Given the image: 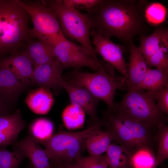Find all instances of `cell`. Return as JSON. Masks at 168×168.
I'll use <instances>...</instances> for the list:
<instances>
[{
  "instance_id": "1",
  "label": "cell",
  "mask_w": 168,
  "mask_h": 168,
  "mask_svg": "<svg viewBox=\"0 0 168 168\" xmlns=\"http://www.w3.org/2000/svg\"><path fill=\"white\" fill-rule=\"evenodd\" d=\"M147 1L99 0L85 14L91 29L109 38L115 37L130 46L145 28Z\"/></svg>"
},
{
  "instance_id": "2",
  "label": "cell",
  "mask_w": 168,
  "mask_h": 168,
  "mask_svg": "<svg viewBox=\"0 0 168 168\" xmlns=\"http://www.w3.org/2000/svg\"><path fill=\"white\" fill-rule=\"evenodd\" d=\"M100 121L112 141L117 142L131 155L141 148H151L156 142V132H154L156 129L113 109L108 108Z\"/></svg>"
},
{
  "instance_id": "3",
  "label": "cell",
  "mask_w": 168,
  "mask_h": 168,
  "mask_svg": "<svg viewBox=\"0 0 168 168\" xmlns=\"http://www.w3.org/2000/svg\"><path fill=\"white\" fill-rule=\"evenodd\" d=\"M28 12L16 0H0V59L12 54L32 39Z\"/></svg>"
},
{
  "instance_id": "4",
  "label": "cell",
  "mask_w": 168,
  "mask_h": 168,
  "mask_svg": "<svg viewBox=\"0 0 168 168\" xmlns=\"http://www.w3.org/2000/svg\"><path fill=\"white\" fill-rule=\"evenodd\" d=\"M114 69L110 64H105L94 73L75 69L62 78L66 81L85 88L96 98L103 100L108 108H113L116 90H127V80L117 75Z\"/></svg>"
},
{
  "instance_id": "5",
  "label": "cell",
  "mask_w": 168,
  "mask_h": 168,
  "mask_svg": "<svg viewBox=\"0 0 168 168\" xmlns=\"http://www.w3.org/2000/svg\"><path fill=\"white\" fill-rule=\"evenodd\" d=\"M101 126L100 120L82 131H59L39 143L44 147L50 162L54 166L74 163L81 156L82 147L86 139Z\"/></svg>"
},
{
  "instance_id": "6",
  "label": "cell",
  "mask_w": 168,
  "mask_h": 168,
  "mask_svg": "<svg viewBox=\"0 0 168 168\" xmlns=\"http://www.w3.org/2000/svg\"><path fill=\"white\" fill-rule=\"evenodd\" d=\"M156 92L142 90L128 91L120 102H114L113 109L157 129L158 124L166 123L168 116L158 107L155 97Z\"/></svg>"
},
{
  "instance_id": "7",
  "label": "cell",
  "mask_w": 168,
  "mask_h": 168,
  "mask_svg": "<svg viewBox=\"0 0 168 168\" xmlns=\"http://www.w3.org/2000/svg\"><path fill=\"white\" fill-rule=\"evenodd\" d=\"M45 1L57 17L65 36L75 40L92 55L96 57L90 40V26L85 14L65 0Z\"/></svg>"
},
{
  "instance_id": "8",
  "label": "cell",
  "mask_w": 168,
  "mask_h": 168,
  "mask_svg": "<svg viewBox=\"0 0 168 168\" xmlns=\"http://www.w3.org/2000/svg\"><path fill=\"white\" fill-rule=\"evenodd\" d=\"M16 0L30 16L32 39L54 46L65 37L57 17L45 0Z\"/></svg>"
},
{
  "instance_id": "9",
  "label": "cell",
  "mask_w": 168,
  "mask_h": 168,
  "mask_svg": "<svg viewBox=\"0 0 168 168\" xmlns=\"http://www.w3.org/2000/svg\"><path fill=\"white\" fill-rule=\"evenodd\" d=\"M56 59L63 69L73 68L78 69L88 67L97 71L102 66L97 57L92 55L81 45L68 40L65 37L54 47Z\"/></svg>"
},
{
  "instance_id": "10",
  "label": "cell",
  "mask_w": 168,
  "mask_h": 168,
  "mask_svg": "<svg viewBox=\"0 0 168 168\" xmlns=\"http://www.w3.org/2000/svg\"><path fill=\"white\" fill-rule=\"evenodd\" d=\"M90 36L92 38V42L95 46L96 54L100 55L127 81L128 64L124 57L122 47L93 30H91Z\"/></svg>"
},
{
  "instance_id": "11",
  "label": "cell",
  "mask_w": 168,
  "mask_h": 168,
  "mask_svg": "<svg viewBox=\"0 0 168 168\" xmlns=\"http://www.w3.org/2000/svg\"><path fill=\"white\" fill-rule=\"evenodd\" d=\"M63 69L56 59L34 66L31 81L36 86L49 89L63 88V80L61 74Z\"/></svg>"
},
{
  "instance_id": "12",
  "label": "cell",
  "mask_w": 168,
  "mask_h": 168,
  "mask_svg": "<svg viewBox=\"0 0 168 168\" xmlns=\"http://www.w3.org/2000/svg\"><path fill=\"white\" fill-rule=\"evenodd\" d=\"M63 88L67 92L71 103L82 108L90 117L92 124L99 121L97 107L100 100L85 88L63 80Z\"/></svg>"
},
{
  "instance_id": "13",
  "label": "cell",
  "mask_w": 168,
  "mask_h": 168,
  "mask_svg": "<svg viewBox=\"0 0 168 168\" xmlns=\"http://www.w3.org/2000/svg\"><path fill=\"white\" fill-rule=\"evenodd\" d=\"M0 66L8 70L19 80L28 84L34 72V64L25 50L0 59Z\"/></svg>"
},
{
  "instance_id": "14",
  "label": "cell",
  "mask_w": 168,
  "mask_h": 168,
  "mask_svg": "<svg viewBox=\"0 0 168 168\" xmlns=\"http://www.w3.org/2000/svg\"><path fill=\"white\" fill-rule=\"evenodd\" d=\"M28 84L19 80L8 70L0 66V98L8 107L16 104Z\"/></svg>"
},
{
  "instance_id": "15",
  "label": "cell",
  "mask_w": 168,
  "mask_h": 168,
  "mask_svg": "<svg viewBox=\"0 0 168 168\" xmlns=\"http://www.w3.org/2000/svg\"><path fill=\"white\" fill-rule=\"evenodd\" d=\"M12 145L29 159L33 168H53L45 149L29 134Z\"/></svg>"
},
{
  "instance_id": "16",
  "label": "cell",
  "mask_w": 168,
  "mask_h": 168,
  "mask_svg": "<svg viewBox=\"0 0 168 168\" xmlns=\"http://www.w3.org/2000/svg\"><path fill=\"white\" fill-rule=\"evenodd\" d=\"M129 52L128 64V91L134 90L139 85L149 68L139 48L133 43L129 46Z\"/></svg>"
},
{
  "instance_id": "17",
  "label": "cell",
  "mask_w": 168,
  "mask_h": 168,
  "mask_svg": "<svg viewBox=\"0 0 168 168\" xmlns=\"http://www.w3.org/2000/svg\"><path fill=\"white\" fill-rule=\"evenodd\" d=\"M25 127L19 110L12 114L0 117V147H6L16 142Z\"/></svg>"
},
{
  "instance_id": "18",
  "label": "cell",
  "mask_w": 168,
  "mask_h": 168,
  "mask_svg": "<svg viewBox=\"0 0 168 168\" xmlns=\"http://www.w3.org/2000/svg\"><path fill=\"white\" fill-rule=\"evenodd\" d=\"M25 102L33 113L38 114H45L51 108L54 99L49 89L39 87L28 93Z\"/></svg>"
},
{
  "instance_id": "19",
  "label": "cell",
  "mask_w": 168,
  "mask_h": 168,
  "mask_svg": "<svg viewBox=\"0 0 168 168\" xmlns=\"http://www.w3.org/2000/svg\"><path fill=\"white\" fill-rule=\"evenodd\" d=\"M140 45L138 47L145 61L162 47L168 45V30L166 27L156 28L151 35H140Z\"/></svg>"
},
{
  "instance_id": "20",
  "label": "cell",
  "mask_w": 168,
  "mask_h": 168,
  "mask_svg": "<svg viewBox=\"0 0 168 168\" xmlns=\"http://www.w3.org/2000/svg\"><path fill=\"white\" fill-rule=\"evenodd\" d=\"M54 46L34 39L29 40L23 48L31 58L34 67L56 59L54 52Z\"/></svg>"
},
{
  "instance_id": "21",
  "label": "cell",
  "mask_w": 168,
  "mask_h": 168,
  "mask_svg": "<svg viewBox=\"0 0 168 168\" xmlns=\"http://www.w3.org/2000/svg\"><path fill=\"white\" fill-rule=\"evenodd\" d=\"M102 128L101 126L95 131L85 142L86 149L90 155H102L106 152L112 141L108 132Z\"/></svg>"
},
{
  "instance_id": "22",
  "label": "cell",
  "mask_w": 168,
  "mask_h": 168,
  "mask_svg": "<svg viewBox=\"0 0 168 168\" xmlns=\"http://www.w3.org/2000/svg\"><path fill=\"white\" fill-rule=\"evenodd\" d=\"M168 85V73L149 68L142 82L134 90L156 91Z\"/></svg>"
},
{
  "instance_id": "23",
  "label": "cell",
  "mask_w": 168,
  "mask_h": 168,
  "mask_svg": "<svg viewBox=\"0 0 168 168\" xmlns=\"http://www.w3.org/2000/svg\"><path fill=\"white\" fill-rule=\"evenodd\" d=\"M106 152V161L111 168H131V155L122 146L111 143Z\"/></svg>"
},
{
  "instance_id": "24",
  "label": "cell",
  "mask_w": 168,
  "mask_h": 168,
  "mask_svg": "<svg viewBox=\"0 0 168 168\" xmlns=\"http://www.w3.org/2000/svg\"><path fill=\"white\" fill-rule=\"evenodd\" d=\"M85 113L81 107L71 103L63 110L62 119L65 126L69 130L82 128L84 124Z\"/></svg>"
},
{
  "instance_id": "25",
  "label": "cell",
  "mask_w": 168,
  "mask_h": 168,
  "mask_svg": "<svg viewBox=\"0 0 168 168\" xmlns=\"http://www.w3.org/2000/svg\"><path fill=\"white\" fill-rule=\"evenodd\" d=\"M54 128L53 123L49 119L38 118L29 124L28 134L40 142L50 138L53 134Z\"/></svg>"
},
{
  "instance_id": "26",
  "label": "cell",
  "mask_w": 168,
  "mask_h": 168,
  "mask_svg": "<svg viewBox=\"0 0 168 168\" xmlns=\"http://www.w3.org/2000/svg\"><path fill=\"white\" fill-rule=\"evenodd\" d=\"M156 161L151 148L143 147L131 155L130 166L131 168H156Z\"/></svg>"
},
{
  "instance_id": "27",
  "label": "cell",
  "mask_w": 168,
  "mask_h": 168,
  "mask_svg": "<svg viewBox=\"0 0 168 168\" xmlns=\"http://www.w3.org/2000/svg\"><path fill=\"white\" fill-rule=\"evenodd\" d=\"M157 128L155 139L158 143L156 167L168 158V127L165 123H161L158 124Z\"/></svg>"
},
{
  "instance_id": "28",
  "label": "cell",
  "mask_w": 168,
  "mask_h": 168,
  "mask_svg": "<svg viewBox=\"0 0 168 168\" xmlns=\"http://www.w3.org/2000/svg\"><path fill=\"white\" fill-rule=\"evenodd\" d=\"M26 157L19 150L14 147L12 151L6 147H0V168H18Z\"/></svg>"
},
{
  "instance_id": "29",
  "label": "cell",
  "mask_w": 168,
  "mask_h": 168,
  "mask_svg": "<svg viewBox=\"0 0 168 168\" xmlns=\"http://www.w3.org/2000/svg\"><path fill=\"white\" fill-rule=\"evenodd\" d=\"M167 15V10L162 4L153 2L148 4L144 11L145 19L149 23L154 25L163 22Z\"/></svg>"
},
{
  "instance_id": "30",
  "label": "cell",
  "mask_w": 168,
  "mask_h": 168,
  "mask_svg": "<svg viewBox=\"0 0 168 168\" xmlns=\"http://www.w3.org/2000/svg\"><path fill=\"white\" fill-rule=\"evenodd\" d=\"M76 168H108L105 155L81 156L73 163Z\"/></svg>"
},
{
  "instance_id": "31",
  "label": "cell",
  "mask_w": 168,
  "mask_h": 168,
  "mask_svg": "<svg viewBox=\"0 0 168 168\" xmlns=\"http://www.w3.org/2000/svg\"><path fill=\"white\" fill-rule=\"evenodd\" d=\"M146 62L148 67H154L168 73V45L161 47Z\"/></svg>"
},
{
  "instance_id": "32",
  "label": "cell",
  "mask_w": 168,
  "mask_h": 168,
  "mask_svg": "<svg viewBox=\"0 0 168 168\" xmlns=\"http://www.w3.org/2000/svg\"><path fill=\"white\" fill-rule=\"evenodd\" d=\"M157 105L163 112L168 114V85L156 91L155 95Z\"/></svg>"
},
{
  "instance_id": "33",
  "label": "cell",
  "mask_w": 168,
  "mask_h": 168,
  "mask_svg": "<svg viewBox=\"0 0 168 168\" xmlns=\"http://www.w3.org/2000/svg\"><path fill=\"white\" fill-rule=\"evenodd\" d=\"M66 2L77 9H85L87 11L94 6L99 0H65Z\"/></svg>"
},
{
  "instance_id": "34",
  "label": "cell",
  "mask_w": 168,
  "mask_h": 168,
  "mask_svg": "<svg viewBox=\"0 0 168 168\" xmlns=\"http://www.w3.org/2000/svg\"><path fill=\"white\" fill-rule=\"evenodd\" d=\"M10 114L8 107L4 103L0 98V117Z\"/></svg>"
},
{
  "instance_id": "35",
  "label": "cell",
  "mask_w": 168,
  "mask_h": 168,
  "mask_svg": "<svg viewBox=\"0 0 168 168\" xmlns=\"http://www.w3.org/2000/svg\"><path fill=\"white\" fill-rule=\"evenodd\" d=\"M53 168H76L73 163L62 164L52 166Z\"/></svg>"
},
{
  "instance_id": "36",
  "label": "cell",
  "mask_w": 168,
  "mask_h": 168,
  "mask_svg": "<svg viewBox=\"0 0 168 168\" xmlns=\"http://www.w3.org/2000/svg\"><path fill=\"white\" fill-rule=\"evenodd\" d=\"M26 168H33V166H32V165H31V166H30Z\"/></svg>"
},
{
  "instance_id": "37",
  "label": "cell",
  "mask_w": 168,
  "mask_h": 168,
  "mask_svg": "<svg viewBox=\"0 0 168 168\" xmlns=\"http://www.w3.org/2000/svg\"><path fill=\"white\" fill-rule=\"evenodd\" d=\"M109 168H111L110 167Z\"/></svg>"
}]
</instances>
